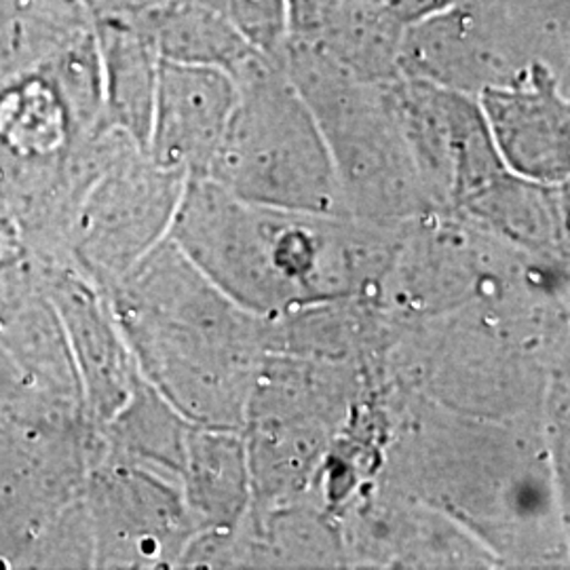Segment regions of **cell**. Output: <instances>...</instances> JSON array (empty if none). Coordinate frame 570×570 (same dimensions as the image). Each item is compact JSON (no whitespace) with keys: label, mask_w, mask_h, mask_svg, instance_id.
<instances>
[{"label":"cell","mask_w":570,"mask_h":570,"mask_svg":"<svg viewBox=\"0 0 570 570\" xmlns=\"http://www.w3.org/2000/svg\"><path fill=\"white\" fill-rule=\"evenodd\" d=\"M362 2H372V4H389L391 0H362Z\"/></svg>","instance_id":"obj_15"},{"label":"cell","mask_w":570,"mask_h":570,"mask_svg":"<svg viewBox=\"0 0 570 570\" xmlns=\"http://www.w3.org/2000/svg\"><path fill=\"white\" fill-rule=\"evenodd\" d=\"M285 77L320 125L348 216L407 225L429 214L387 82L362 81L311 42L287 39Z\"/></svg>","instance_id":"obj_3"},{"label":"cell","mask_w":570,"mask_h":570,"mask_svg":"<svg viewBox=\"0 0 570 570\" xmlns=\"http://www.w3.org/2000/svg\"><path fill=\"white\" fill-rule=\"evenodd\" d=\"M164 49L169 61L220 68L237 77L256 53L204 0H188L176 9L164 30Z\"/></svg>","instance_id":"obj_13"},{"label":"cell","mask_w":570,"mask_h":570,"mask_svg":"<svg viewBox=\"0 0 570 570\" xmlns=\"http://www.w3.org/2000/svg\"><path fill=\"white\" fill-rule=\"evenodd\" d=\"M400 393L376 482L449 515L499 567L560 569L569 560V487L543 419H480Z\"/></svg>","instance_id":"obj_1"},{"label":"cell","mask_w":570,"mask_h":570,"mask_svg":"<svg viewBox=\"0 0 570 570\" xmlns=\"http://www.w3.org/2000/svg\"><path fill=\"white\" fill-rule=\"evenodd\" d=\"M346 569H499L442 511L372 482L336 515Z\"/></svg>","instance_id":"obj_7"},{"label":"cell","mask_w":570,"mask_h":570,"mask_svg":"<svg viewBox=\"0 0 570 570\" xmlns=\"http://www.w3.org/2000/svg\"><path fill=\"white\" fill-rule=\"evenodd\" d=\"M256 53L282 61L289 39L285 0H204Z\"/></svg>","instance_id":"obj_14"},{"label":"cell","mask_w":570,"mask_h":570,"mask_svg":"<svg viewBox=\"0 0 570 570\" xmlns=\"http://www.w3.org/2000/svg\"><path fill=\"white\" fill-rule=\"evenodd\" d=\"M193 503L205 530L239 527L252 503V473L239 429L205 428L190 446Z\"/></svg>","instance_id":"obj_12"},{"label":"cell","mask_w":570,"mask_h":570,"mask_svg":"<svg viewBox=\"0 0 570 570\" xmlns=\"http://www.w3.org/2000/svg\"><path fill=\"white\" fill-rule=\"evenodd\" d=\"M237 81L220 68L167 61L155 91L153 144L167 169L207 176L237 106Z\"/></svg>","instance_id":"obj_9"},{"label":"cell","mask_w":570,"mask_h":570,"mask_svg":"<svg viewBox=\"0 0 570 570\" xmlns=\"http://www.w3.org/2000/svg\"><path fill=\"white\" fill-rule=\"evenodd\" d=\"M410 225L245 204L202 176L188 186L176 237L230 301L271 320L343 298L374 303Z\"/></svg>","instance_id":"obj_2"},{"label":"cell","mask_w":570,"mask_h":570,"mask_svg":"<svg viewBox=\"0 0 570 570\" xmlns=\"http://www.w3.org/2000/svg\"><path fill=\"white\" fill-rule=\"evenodd\" d=\"M539 63L497 0H463L406 26L400 75L478 98Z\"/></svg>","instance_id":"obj_6"},{"label":"cell","mask_w":570,"mask_h":570,"mask_svg":"<svg viewBox=\"0 0 570 570\" xmlns=\"http://www.w3.org/2000/svg\"><path fill=\"white\" fill-rule=\"evenodd\" d=\"M475 100L511 174L532 183L569 184V82L534 63L520 79L490 87Z\"/></svg>","instance_id":"obj_8"},{"label":"cell","mask_w":570,"mask_h":570,"mask_svg":"<svg viewBox=\"0 0 570 570\" xmlns=\"http://www.w3.org/2000/svg\"><path fill=\"white\" fill-rule=\"evenodd\" d=\"M233 79L239 98L205 178L245 204L346 214L324 134L282 63L256 56Z\"/></svg>","instance_id":"obj_4"},{"label":"cell","mask_w":570,"mask_h":570,"mask_svg":"<svg viewBox=\"0 0 570 570\" xmlns=\"http://www.w3.org/2000/svg\"><path fill=\"white\" fill-rule=\"evenodd\" d=\"M449 216L534 256L569 265V184L532 183L505 171Z\"/></svg>","instance_id":"obj_10"},{"label":"cell","mask_w":570,"mask_h":570,"mask_svg":"<svg viewBox=\"0 0 570 570\" xmlns=\"http://www.w3.org/2000/svg\"><path fill=\"white\" fill-rule=\"evenodd\" d=\"M406 23L391 4L334 0L311 45L326 51L362 81L385 82L400 77V49Z\"/></svg>","instance_id":"obj_11"},{"label":"cell","mask_w":570,"mask_h":570,"mask_svg":"<svg viewBox=\"0 0 570 570\" xmlns=\"http://www.w3.org/2000/svg\"><path fill=\"white\" fill-rule=\"evenodd\" d=\"M366 389L364 367L266 353L242 429L252 508L308 494L327 450Z\"/></svg>","instance_id":"obj_5"}]
</instances>
